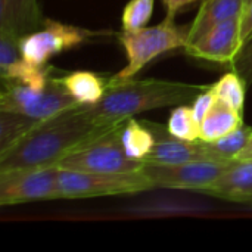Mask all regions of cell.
Wrapping results in <instances>:
<instances>
[{"label": "cell", "instance_id": "9", "mask_svg": "<svg viewBox=\"0 0 252 252\" xmlns=\"http://www.w3.org/2000/svg\"><path fill=\"white\" fill-rule=\"evenodd\" d=\"M155 136V143L151 152L143 158L145 164L154 165H174L190 161H230L219 154L210 142L183 140L173 136L167 127L145 121Z\"/></svg>", "mask_w": 252, "mask_h": 252}, {"label": "cell", "instance_id": "1", "mask_svg": "<svg viewBox=\"0 0 252 252\" xmlns=\"http://www.w3.org/2000/svg\"><path fill=\"white\" fill-rule=\"evenodd\" d=\"M121 123H97L87 105H78L41 120L15 146L0 154V171L59 165L72 151L111 131Z\"/></svg>", "mask_w": 252, "mask_h": 252}, {"label": "cell", "instance_id": "22", "mask_svg": "<svg viewBox=\"0 0 252 252\" xmlns=\"http://www.w3.org/2000/svg\"><path fill=\"white\" fill-rule=\"evenodd\" d=\"M252 133V127L248 126H242L241 128L232 131L230 134L221 137V139H217L214 142H210L213 145V148L221 154L224 158L230 159V161H235L236 159V155L245 148V145L248 143L250 140V136Z\"/></svg>", "mask_w": 252, "mask_h": 252}, {"label": "cell", "instance_id": "6", "mask_svg": "<svg viewBox=\"0 0 252 252\" xmlns=\"http://www.w3.org/2000/svg\"><path fill=\"white\" fill-rule=\"evenodd\" d=\"M58 179V165L0 171V205L59 199Z\"/></svg>", "mask_w": 252, "mask_h": 252}, {"label": "cell", "instance_id": "13", "mask_svg": "<svg viewBox=\"0 0 252 252\" xmlns=\"http://www.w3.org/2000/svg\"><path fill=\"white\" fill-rule=\"evenodd\" d=\"M244 9L245 0H201L199 10L189 25L188 44L196 41L213 27L241 16Z\"/></svg>", "mask_w": 252, "mask_h": 252}, {"label": "cell", "instance_id": "17", "mask_svg": "<svg viewBox=\"0 0 252 252\" xmlns=\"http://www.w3.org/2000/svg\"><path fill=\"white\" fill-rule=\"evenodd\" d=\"M121 143L130 158L143 162V158L155 143V136L145 121H137L131 117L121 127Z\"/></svg>", "mask_w": 252, "mask_h": 252}, {"label": "cell", "instance_id": "2", "mask_svg": "<svg viewBox=\"0 0 252 252\" xmlns=\"http://www.w3.org/2000/svg\"><path fill=\"white\" fill-rule=\"evenodd\" d=\"M210 86L162 78L117 80L111 77L103 97L94 105H87V108L100 124L121 123L146 111L195 100Z\"/></svg>", "mask_w": 252, "mask_h": 252}, {"label": "cell", "instance_id": "19", "mask_svg": "<svg viewBox=\"0 0 252 252\" xmlns=\"http://www.w3.org/2000/svg\"><path fill=\"white\" fill-rule=\"evenodd\" d=\"M211 89L219 102L230 106L232 109L244 112L245 94L248 86L236 71L224 74L219 81L211 84Z\"/></svg>", "mask_w": 252, "mask_h": 252}, {"label": "cell", "instance_id": "4", "mask_svg": "<svg viewBox=\"0 0 252 252\" xmlns=\"http://www.w3.org/2000/svg\"><path fill=\"white\" fill-rule=\"evenodd\" d=\"M59 199H90L102 196H126L149 192L155 185L145 173H93L59 168Z\"/></svg>", "mask_w": 252, "mask_h": 252}, {"label": "cell", "instance_id": "10", "mask_svg": "<svg viewBox=\"0 0 252 252\" xmlns=\"http://www.w3.org/2000/svg\"><path fill=\"white\" fill-rule=\"evenodd\" d=\"M242 47L244 41L241 37V16H238L213 27L196 41L188 44L185 52L196 59L232 66Z\"/></svg>", "mask_w": 252, "mask_h": 252}, {"label": "cell", "instance_id": "23", "mask_svg": "<svg viewBox=\"0 0 252 252\" xmlns=\"http://www.w3.org/2000/svg\"><path fill=\"white\" fill-rule=\"evenodd\" d=\"M232 68L244 78V81L250 87L252 84V35L244 44L238 58L232 63Z\"/></svg>", "mask_w": 252, "mask_h": 252}, {"label": "cell", "instance_id": "25", "mask_svg": "<svg viewBox=\"0 0 252 252\" xmlns=\"http://www.w3.org/2000/svg\"><path fill=\"white\" fill-rule=\"evenodd\" d=\"M252 35V1L244 9L241 15V37L244 44Z\"/></svg>", "mask_w": 252, "mask_h": 252}, {"label": "cell", "instance_id": "26", "mask_svg": "<svg viewBox=\"0 0 252 252\" xmlns=\"http://www.w3.org/2000/svg\"><path fill=\"white\" fill-rule=\"evenodd\" d=\"M164 6L167 9V16H176L182 9H185L186 6L195 3L196 0H162Z\"/></svg>", "mask_w": 252, "mask_h": 252}, {"label": "cell", "instance_id": "15", "mask_svg": "<svg viewBox=\"0 0 252 252\" xmlns=\"http://www.w3.org/2000/svg\"><path fill=\"white\" fill-rule=\"evenodd\" d=\"M62 83L78 105H94L103 97L109 78L90 71H74L63 75Z\"/></svg>", "mask_w": 252, "mask_h": 252}, {"label": "cell", "instance_id": "12", "mask_svg": "<svg viewBox=\"0 0 252 252\" xmlns=\"http://www.w3.org/2000/svg\"><path fill=\"white\" fill-rule=\"evenodd\" d=\"M43 22L37 0H0V31L21 38L34 32Z\"/></svg>", "mask_w": 252, "mask_h": 252}, {"label": "cell", "instance_id": "8", "mask_svg": "<svg viewBox=\"0 0 252 252\" xmlns=\"http://www.w3.org/2000/svg\"><path fill=\"white\" fill-rule=\"evenodd\" d=\"M236 161V159H235ZM235 161H190L174 165L145 164V173L155 188L205 192Z\"/></svg>", "mask_w": 252, "mask_h": 252}, {"label": "cell", "instance_id": "5", "mask_svg": "<svg viewBox=\"0 0 252 252\" xmlns=\"http://www.w3.org/2000/svg\"><path fill=\"white\" fill-rule=\"evenodd\" d=\"M124 123L77 148L58 167L93 173H131L143 170L145 162L130 158L124 151L121 143V127Z\"/></svg>", "mask_w": 252, "mask_h": 252}, {"label": "cell", "instance_id": "14", "mask_svg": "<svg viewBox=\"0 0 252 252\" xmlns=\"http://www.w3.org/2000/svg\"><path fill=\"white\" fill-rule=\"evenodd\" d=\"M75 106H78V103L66 90L62 77L50 74L38 97L22 114L37 120H47Z\"/></svg>", "mask_w": 252, "mask_h": 252}, {"label": "cell", "instance_id": "28", "mask_svg": "<svg viewBox=\"0 0 252 252\" xmlns=\"http://www.w3.org/2000/svg\"><path fill=\"white\" fill-rule=\"evenodd\" d=\"M251 1H252V0H245V7H247V6H248V4H250Z\"/></svg>", "mask_w": 252, "mask_h": 252}, {"label": "cell", "instance_id": "3", "mask_svg": "<svg viewBox=\"0 0 252 252\" xmlns=\"http://www.w3.org/2000/svg\"><path fill=\"white\" fill-rule=\"evenodd\" d=\"M188 35L189 27L177 25L173 16H167L154 27H143L133 31L123 30L118 40L126 52L127 65L112 77L117 80L133 78L157 56L179 47L185 49Z\"/></svg>", "mask_w": 252, "mask_h": 252}, {"label": "cell", "instance_id": "18", "mask_svg": "<svg viewBox=\"0 0 252 252\" xmlns=\"http://www.w3.org/2000/svg\"><path fill=\"white\" fill-rule=\"evenodd\" d=\"M41 120L21 112L0 111V154L15 146L24 139Z\"/></svg>", "mask_w": 252, "mask_h": 252}, {"label": "cell", "instance_id": "7", "mask_svg": "<svg viewBox=\"0 0 252 252\" xmlns=\"http://www.w3.org/2000/svg\"><path fill=\"white\" fill-rule=\"evenodd\" d=\"M93 35L94 32L87 28L44 18L41 30L21 37L19 49L28 62L46 66L55 55L74 49Z\"/></svg>", "mask_w": 252, "mask_h": 252}, {"label": "cell", "instance_id": "16", "mask_svg": "<svg viewBox=\"0 0 252 252\" xmlns=\"http://www.w3.org/2000/svg\"><path fill=\"white\" fill-rule=\"evenodd\" d=\"M242 126H244L242 112L232 109L230 106L217 100L216 105L211 108V111L205 115V118L201 123L199 139L204 142H214L241 128Z\"/></svg>", "mask_w": 252, "mask_h": 252}, {"label": "cell", "instance_id": "20", "mask_svg": "<svg viewBox=\"0 0 252 252\" xmlns=\"http://www.w3.org/2000/svg\"><path fill=\"white\" fill-rule=\"evenodd\" d=\"M167 130L183 140H198L201 133V124L195 117V112L190 106L179 105L176 106L167 123Z\"/></svg>", "mask_w": 252, "mask_h": 252}, {"label": "cell", "instance_id": "24", "mask_svg": "<svg viewBox=\"0 0 252 252\" xmlns=\"http://www.w3.org/2000/svg\"><path fill=\"white\" fill-rule=\"evenodd\" d=\"M216 102H217V99H216V94H214L211 86H210L207 90H204V92L193 100L192 109H193L195 117H196V120L199 121V124L202 123V120L205 118V115L211 111V108L216 105Z\"/></svg>", "mask_w": 252, "mask_h": 252}, {"label": "cell", "instance_id": "27", "mask_svg": "<svg viewBox=\"0 0 252 252\" xmlns=\"http://www.w3.org/2000/svg\"><path fill=\"white\" fill-rule=\"evenodd\" d=\"M236 159L238 161H252V133L250 136L248 143L245 145V148L236 155Z\"/></svg>", "mask_w": 252, "mask_h": 252}, {"label": "cell", "instance_id": "21", "mask_svg": "<svg viewBox=\"0 0 252 252\" xmlns=\"http://www.w3.org/2000/svg\"><path fill=\"white\" fill-rule=\"evenodd\" d=\"M155 0H130L121 16L124 31H133L146 27L154 12Z\"/></svg>", "mask_w": 252, "mask_h": 252}, {"label": "cell", "instance_id": "11", "mask_svg": "<svg viewBox=\"0 0 252 252\" xmlns=\"http://www.w3.org/2000/svg\"><path fill=\"white\" fill-rule=\"evenodd\" d=\"M204 193L229 202L252 205V161L236 159Z\"/></svg>", "mask_w": 252, "mask_h": 252}]
</instances>
